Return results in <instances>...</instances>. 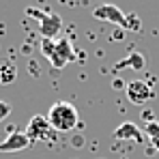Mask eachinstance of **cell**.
Segmentation results:
<instances>
[{
  "instance_id": "obj_7",
  "label": "cell",
  "mask_w": 159,
  "mask_h": 159,
  "mask_svg": "<svg viewBox=\"0 0 159 159\" xmlns=\"http://www.w3.org/2000/svg\"><path fill=\"white\" fill-rule=\"evenodd\" d=\"M28 144H30V140H28L26 131H11L0 142V153H20Z\"/></svg>"
},
{
  "instance_id": "obj_3",
  "label": "cell",
  "mask_w": 159,
  "mask_h": 159,
  "mask_svg": "<svg viewBox=\"0 0 159 159\" xmlns=\"http://www.w3.org/2000/svg\"><path fill=\"white\" fill-rule=\"evenodd\" d=\"M93 17L101 20V22H110V24H118L120 28L127 30V15L116 4H101L97 9H93Z\"/></svg>"
},
{
  "instance_id": "obj_2",
  "label": "cell",
  "mask_w": 159,
  "mask_h": 159,
  "mask_svg": "<svg viewBox=\"0 0 159 159\" xmlns=\"http://www.w3.org/2000/svg\"><path fill=\"white\" fill-rule=\"evenodd\" d=\"M52 125L48 120V116H41V114H34L30 120H28V127H26V135L30 142H43L52 135Z\"/></svg>"
},
{
  "instance_id": "obj_14",
  "label": "cell",
  "mask_w": 159,
  "mask_h": 159,
  "mask_svg": "<svg viewBox=\"0 0 159 159\" xmlns=\"http://www.w3.org/2000/svg\"><path fill=\"white\" fill-rule=\"evenodd\" d=\"M151 144H153V146H155V148H157V151H159V131L155 133L153 138H151Z\"/></svg>"
},
{
  "instance_id": "obj_4",
  "label": "cell",
  "mask_w": 159,
  "mask_h": 159,
  "mask_svg": "<svg viewBox=\"0 0 159 159\" xmlns=\"http://www.w3.org/2000/svg\"><path fill=\"white\" fill-rule=\"evenodd\" d=\"M71 60H75V50H73V45H71V39L62 37V39L56 41V54H54V58L50 62H52L54 69H62V67H65L67 62H71Z\"/></svg>"
},
{
  "instance_id": "obj_13",
  "label": "cell",
  "mask_w": 159,
  "mask_h": 159,
  "mask_svg": "<svg viewBox=\"0 0 159 159\" xmlns=\"http://www.w3.org/2000/svg\"><path fill=\"white\" fill-rule=\"evenodd\" d=\"M9 114H11V106H9L7 101H0V123H2Z\"/></svg>"
},
{
  "instance_id": "obj_8",
  "label": "cell",
  "mask_w": 159,
  "mask_h": 159,
  "mask_svg": "<svg viewBox=\"0 0 159 159\" xmlns=\"http://www.w3.org/2000/svg\"><path fill=\"white\" fill-rule=\"evenodd\" d=\"M112 138H114V140H129V142H142V140H144V135H142V131H140V127H138L135 123H131V120L120 123V125L114 129Z\"/></svg>"
},
{
  "instance_id": "obj_10",
  "label": "cell",
  "mask_w": 159,
  "mask_h": 159,
  "mask_svg": "<svg viewBox=\"0 0 159 159\" xmlns=\"http://www.w3.org/2000/svg\"><path fill=\"white\" fill-rule=\"evenodd\" d=\"M17 80V67H15V62L13 60H9V58H2L0 60V84H13Z\"/></svg>"
},
{
  "instance_id": "obj_6",
  "label": "cell",
  "mask_w": 159,
  "mask_h": 159,
  "mask_svg": "<svg viewBox=\"0 0 159 159\" xmlns=\"http://www.w3.org/2000/svg\"><path fill=\"white\" fill-rule=\"evenodd\" d=\"M62 30V17L58 13H43L39 20V32L43 34V39H56Z\"/></svg>"
},
{
  "instance_id": "obj_5",
  "label": "cell",
  "mask_w": 159,
  "mask_h": 159,
  "mask_svg": "<svg viewBox=\"0 0 159 159\" xmlns=\"http://www.w3.org/2000/svg\"><path fill=\"white\" fill-rule=\"evenodd\" d=\"M153 97V88L144 82V80H133L127 84V99L133 106H142Z\"/></svg>"
},
{
  "instance_id": "obj_9",
  "label": "cell",
  "mask_w": 159,
  "mask_h": 159,
  "mask_svg": "<svg viewBox=\"0 0 159 159\" xmlns=\"http://www.w3.org/2000/svg\"><path fill=\"white\" fill-rule=\"evenodd\" d=\"M144 65H146L144 56H142L140 52H131L127 58L118 60V62L114 65V69H116V71H125V69H135V71H142V69H144Z\"/></svg>"
},
{
  "instance_id": "obj_11",
  "label": "cell",
  "mask_w": 159,
  "mask_h": 159,
  "mask_svg": "<svg viewBox=\"0 0 159 159\" xmlns=\"http://www.w3.org/2000/svg\"><path fill=\"white\" fill-rule=\"evenodd\" d=\"M41 54L48 60H52L54 54H56V41H52V39H41Z\"/></svg>"
},
{
  "instance_id": "obj_1",
  "label": "cell",
  "mask_w": 159,
  "mask_h": 159,
  "mask_svg": "<svg viewBox=\"0 0 159 159\" xmlns=\"http://www.w3.org/2000/svg\"><path fill=\"white\" fill-rule=\"evenodd\" d=\"M48 120L54 131H71L80 125L78 110L67 101H56L48 112Z\"/></svg>"
},
{
  "instance_id": "obj_12",
  "label": "cell",
  "mask_w": 159,
  "mask_h": 159,
  "mask_svg": "<svg viewBox=\"0 0 159 159\" xmlns=\"http://www.w3.org/2000/svg\"><path fill=\"white\" fill-rule=\"evenodd\" d=\"M127 30H140V17L138 15H127Z\"/></svg>"
}]
</instances>
